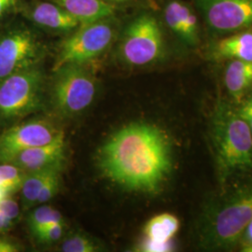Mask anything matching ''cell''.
<instances>
[{
  "mask_svg": "<svg viewBox=\"0 0 252 252\" xmlns=\"http://www.w3.org/2000/svg\"><path fill=\"white\" fill-rule=\"evenodd\" d=\"M98 160L103 173L121 187L154 193L171 173V142L161 128L134 123L110 136L101 148Z\"/></svg>",
  "mask_w": 252,
  "mask_h": 252,
  "instance_id": "obj_1",
  "label": "cell"
},
{
  "mask_svg": "<svg viewBox=\"0 0 252 252\" xmlns=\"http://www.w3.org/2000/svg\"><path fill=\"white\" fill-rule=\"evenodd\" d=\"M252 219V188L235 190L205 209L199 225L200 245L226 250L238 243Z\"/></svg>",
  "mask_w": 252,
  "mask_h": 252,
  "instance_id": "obj_2",
  "label": "cell"
},
{
  "mask_svg": "<svg viewBox=\"0 0 252 252\" xmlns=\"http://www.w3.org/2000/svg\"><path fill=\"white\" fill-rule=\"evenodd\" d=\"M210 135L220 180L234 172L252 168V132L234 108L225 103L217 105Z\"/></svg>",
  "mask_w": 252,
  "mask_h": 252,
  "instance_id": "obj_3",
  "label": "cell"
},
{
  "mask_svg": "<svg viewBox=\"0 0 252 252\" xmlns=\"http://www.w3.org/2000/svg\"><path fill=\"white\" fill-rule=\"evenodd\" d=\"M116 27L111 17L81 24L61 43L54 71L66 64H86L113 43Z\"/></svg>",
  "mask_w": 252,
  "mask_h": 252,
  "instance_id": "obj_4",
  "label": "cell"
},
{
  "mask_svg": "<svg viewBox=\"0 0 252 252\" xmlns=\"http://www.w3.org/2000/svg\"><path fill=\"white\" fill-rule=\"evenodd\" d=\"M164 41L157 18L143 12L129 22L121 36L119 54L125 63L143 66L159 60L163 54Z\"/></svg>",
  "mask_w": 252,
  "mask_h": 252,
  "instance_id": "obj_5",
  "label": "cell"
},
{
  "mask_svg": "<svg viewBox=\"0 0 252 252\" xmlns=\"http://www.w3.org/2000/svg\"><path fill=\"white\" fill-rule=\"evenodd\" d=\"M43 81V73L35 65L0 81L1 118L15 120L40 108Z\"/></svg>",
  "mask_w": 252,
  "mask_h": 252,
  "instance_id": "obj_6",
  "label": "cell"
},
{
  "mask_svg": "<svg viewBox=\"0 0 252 252\" xmlns=\"http://www.w3.org/2000/svg\"><path fill=\"white\" fill-rule=\"evenodd\" d=\"M85 64H66L55 70L53 102L64 116H75L89 108L96 94V82Z\"/></svg>",
  "mask_w": 252,
  "mask_h": 252,
  "instance_id": "obj_7",
  "label": "cell"
},
{
  "mask_svg": "<svg viewBox=\"0 0 252 252\" xmlns=\"http://www.w3.org/2000/svg\"><path fill=\"white\" fill-rule=\"evenodd\" d=\"M43 46L27 27L12 28L0 36V81L21 70L35 66Z\"/></svg>",
  "mask_w": 252,
  "mask_h": 252,
  "instance_id": "obj_8",
  "label": "cell"
},
{
  "mask_svg": "<svg viewBox=\"0 0 252 252\" xmlns=\"http://www.w3.org/2000/svg\"><path fill=\"white\" fill-rule=\"evenodd\" d=\"M208 29L216 35L252 28V0H194Z\"/></svg>",
  "mask_w": 252,
  "mask_h": 252,
  "instance_id": "obj_9",
  "label": "cell"
},
{
  "mask_svg": "<svg viewBox=\"0 0 252 252\" xmlns=\"http://www.w3.org/2000/svg\"><path fill=\"white\" fill-rule=\"evenodd\" d=\"M63 134L54 126L41 121L13 126L0 136V162H7L20 152L49 144Z\"/></svg>",
  "mask_w": 252,
  "mask_h": 252,
  "instance_id": "obj_10",
  "label": "cell"
},
{
  "mask_svg": "<svg viewBox=\"0 0 252 252\" xmlns=\"http://www.w3.org/2000/svg\"><path fill=\"white\" fill-rule=\"evenodd\" d=\"M64 159L65 142L63 134L49 144L16 153L5 162H10L25 172H32L61 167Z\"/></svg>",
  "mask_w": 252,
  "mask_h": 252,
  "instance_id": "obj_11",
  "label": "cell"
},
{
  "mask_svg": "<svg viewBox=\"0 0 252 252\" xmlns=\"http://www.w3.org/2000/svg\"><path fill=\"white\" fill-rule=\"evenodd\" d=\"M163 18L166 26L189 46H195L199 40L198 18L188 3L181 0H170L163 8Z\"/></svg>",
  "mask_w": 252,
  "mask_h": 252,
  "instance_id": "obj_12",
  "label": "cell"
},
{
  "mask_svg": "<svg viewBox=\"0 0 252 252\" xmlns=\"http://www.w3.org/2000/svg\"><path fill=\"white\" fill-rule=\"evenodd\" d=\"M30 18L38 27L56 32H70L81 25L69 12L56 3L41 2L30 12Z\"/></svg>",
  "mask_w": 252,
  "mask_h": 252,
  "instance_id": "obj_13",
  "label": "cell"
},
{
  "mask_svg": "<svg viewBox=\"0 0 252 252\" xmlns=\"http://www.w3.org/2000/svg\"><path fill=\"white\" fill-rule=\"evenodd\" d=\"M211 54L217 59L252 62V31H240L221 38L212 47Z\"/></svg>",
  "mask_w": 252,
  "mask_h": 252,
  "instance_id": "obj_14",
  "label": "cell"
},
{
  "mask_svg": "<svg viewBox=\"0 0 252 252\" xmlns=\"http://www.w3.org/2000/svg\"><path fill=\"white\" fill-rule=\"evenodd\" d=\"M81 24L112 17L114 6L106 0H53Z\"/></svg>",
  "mask_w": 252,
  "mask_h": 252,
  "instance_id": "obj_15",
  "label": "cell"
},
{
  "mask_svg": "<svg viewBox=\"0 0 252 252\" xmlns=\"http://www.w3.org/2000/svg\"><path fill=\"white\" fill-rule=\"evenodd\" d=\"M224 82L229 94L239 99L252 86V62L232 60L226 67Z\"/></svg>",
  "mask_w": 252,
  "mask_h": 252,
  "instance_id": "obj_16",
  "label": "cell"
},
{
  "mask_svg": "<svg viewBox=\"0 0 252 252\" xmlns=\"http://www.w3.org/2000/svg\"><path fill=\"white\" fill-rule=\"evenodd\" d=\"M180 229L179 219L170 213H162L152 218L144 227L145 239L156 244L171 243Z\"/></svg>",
  "mask_w": 252,
  "mask_h": 252,
  "instance_id": "obj_17",
  "label": "cell"
},
{
  "mask_svg": "<svg viewBox=\"0 0 252 252\" xmlns=\"http://www.w3.org/2000/svg\"><path fill=\"white\" fill-rule=\"evenodd\" d=\"M57 168L54 167L48 168L38 171L27 172L23 185L21 187V196H22V207L24 210H27L36 205V200L41 191L46 180L50 177V175Z\"/></svg>",
  "mask_w": 252,
  "mask_h": 252,
  "instance_id": "obj_18",
  "label": "cell"
},
{
  "mask_svg": "<svg viewBox=\"0 0 252 252\" xmlns=\"http://www.w3.org/2000/svg\"><path fill=\"white\" fill-rule=\"evenodd\" d=\"M27 172L10 162L0 164V189L10 195L21 189Z\"/></svg>",
  "mask_w": 252,
  "mask_h": 252,
  "instance_id": "obj_19",
  "label": "cell"
},
{
  "mask_svg": "<svg viewBox=\"0 0 252 252\" xmlns=\"http://www.w3.org/2000/svg\"><path fill=\"white\" fill-rule=\"evenodd\" d=\"M63 217L61 213L50 206H41L34 209L28 217V224L32 233L36 234L37 232L55 222H62Z\"/></svg>",
  "mask_w": 252,
  "mask_h": 252,
  "instance_id": "obj_20",
  "label": "cell"
},
{
  "mask_svg": "<svg viewBox=\"0 0 252 252\" xmlns=\"http://www.w3.org/2000/svg\"><path fill=\"white\" fill-rule=\"evenodd\" d=\"M61 250L64 252H94L97 251V246L90 237L76 234L68 236L63 241Z\"/></svg>",
  "mask_w": 252,
  "mask_h": 252,
  "instance_id": "obj_21",
  "label": "cell"
},
{
  "mask_svg": "<svg viewBox=\"0 0 252 252\" xmlns=\"http://www.w3.org/2000/svg\"><path fill=\"white\" fill-rule=\"evenodd\" d=\"M60 170L61 168L55 169L50 175L48 180H46L45 184L43 185L41 191L38 195V198L36 200V205L39 206L51 201L58 192L60 188V182H61Z\"/></svg>",
  "mask_w": 252,
  "mask_h": 252,
  "instance_id": "obj_22",
  "label": "cell"
},
{
  "mask_svg": "<svg viewBox=\"0 0 252 252\" xmlns=\"http://www.w3.org/2000/svg\"><path fill=\"white\" fill-rule=\"evenodd\" d=\"M63 221L55 222L46 226L42 230L37 232L35 235L39 241L43 243H54L58 241L63 235Z\"/></svg>",
  "mask_w": 252,
  "mask_h": 252,
  "instance_id": "obj_23",
  "label": "cell"
},
{
  "mask_svg": "<svg viewBox=\"0 0 252 252\" xmlns=\"http://www.w3.org/2000/svg\"><path fill=\"white\" fill-rule=\"evenodd\" d=\"M0 214L12 221H15L20 215L18 203L14 199L9 197V195L5 196L0 200Z\"/></svg>",
  "mask_w": 252,
  "mask_h": 252,
  "instance_id": "obj_24",
  "label": "cell"
},
{
  "mask_svg": "<svg viewBox=\"0 0 252 252\" xmlns=\"http://www.w3.org/2000/svg\"><path fill=\"white\" fill-rule=\"evenodd\" d=\"M237 112L250 127L252 135V97L246 100Z\"/></svg>",
  "mask_w": 252,
  "mask_h": 252,
  "instance_id": "obj_25",
  "label": "cell"
},
{
  "mask_svg": "<svg viewBox=\"0 0 252 252\" xmlns=\"http://www.w3.org/2000/svg\"><path fill=\"white\" fill-rule=\"evenodd\" d=\"M142 252H169L172 249L171 243L156 244L144 239L140 247Z\"/></svg>",
  "mask_w": 252,
  "mask_h": 252,
  "instance_id": "obj_26",
  "label": "cell"
},
{
  "mask_svg": "<svg viewBox=\"0 0 252 252\" xmlns=\"http://www.w3.org/2000/svg\"><path fill=\"white\" fill-rule=\"evenodd\" d=\"M19 247L9 238L0 237V252H16Z\"/></svg>",
  "mask_w": 252,
  "mask_h": 252,
  "instance_id": "obj_27",
  "label": "cell"
},
{
  "mask_svg": "<svg viewBox=\"0 0 252 252\" xmlns=\"http://www.w3.org/2000/svg\"><path fill=\"white\" fill-rule=\"evenodd\" d=\"M17 0H0V18L14 8Z\"/></svg>",
  "mask_w": 252,
  "mask_h": 252,
  "instance_id": "obj_28",
  "label": "cell"
},
{
  "mask_svg": "<svg viewBox=\"0 0 252 252\" xmlns=\"http://www.w3.org/2000/svg\"><path fill=\"white\" fill-rule=\"evenodd\" d=\"M242 244L243 247H247V246H252V219L251 221L249 222V224L247 226L245 232H244L243 235H242Z\"/></svg>",
  "mask_w": 252,
  "mask_h": 252,
  "instance_id": "obj_29",
  "label": "cell"
},
{
  "mask_svg": "<svg viewBox=\"0 0 252 252\" xmlns=\"http://www.w3.org/2000/svg\"><path fill=\"white\" fill-rule=\"evenodd\" d=\"M14 224V221L0 214V233H4L10 230Z\"/></svg>",
  "mask_w": 252,
  "mask_h": 252,
  "instance_id": "obj_30",
  "label": "cell"
},
{
  "mask_svg": "<svg viewBox=\"0 0 252 252\" xmlns=\"http://www.w3.org/2000/svg\"><path fill=\"white\" fill-rule=\"evenodd\" d=\"M243 252H252V246H247V247H243Z\"/></svg>",
  "mask_w": 252,
  "mask_h": 252,
  "instance_id": "obj_31",
  "label": "cell"
},
{
  "mask_svg": "<svg viewBox=\"0 0 252 252\" xmlns=\"http://www.w3.org/2000/svg\"><path fill=\"white\" fill-rule=\"evenodd\" d=\"M8 194L4 191V190H2V189H0V200L2 198H4L5 196H7Z\"/></svg>",
  "mask_w": 252,
  "mask_h": 252,
  "instance_id": "obj_32",
  "label": "cell"
},
{
  "mask_svg": "<svg viewBox=\"0 0 252 252\" xmlns=\"http://www.w3.org/2000/svg\"><path fill=\"white\" fill-rule=\"evenodd\" d=\"M108 2H118V3H123V2H126V1H130V0H106Z\"/></svg>",
  "mask_w": 252,
  "mask_h": 252,
  "instance_id": "obj_33",
  "label": "cell"
}]
</instances>
